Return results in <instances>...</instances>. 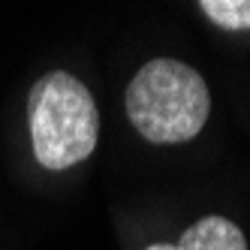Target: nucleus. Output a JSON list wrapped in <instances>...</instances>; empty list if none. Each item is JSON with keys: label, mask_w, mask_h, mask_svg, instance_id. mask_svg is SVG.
I'll return each instance as SVG.
<instances>
[{"label": "nucleus", "mask_w": 250, "mask_h": 250, "mask_svg": "<svg viewBox=\"0 0 250 250\" xmlns=\"http://www.w3.org/2000/svg\"><path fill=\"white\" fill-rule=\"evenodd\" d=\"M30 142L40 166L69 169L87 160L97 148L100 112L91 91L69 73H48L27 97Z\"/></svg>", "instance_id": "2"}, {"label": "nucleus", "mask_w": 250, "mask_h": 250, "mask_svg": "<svg viewBox=\"0 0 250 250\" xmlns=\"http://www.w3.org/2000/svg\"><path fill=\"white\" fill-rule=\"evenodd\" d=\"M124 103L139 136L154 145H181L196 139L211 112L205 79L193 66L172 58H157L142 66Z\"/></svg>", "instance_id": "1"}, {"label": "nucleus", "mask_w": 250, "mask_h": 250, "mask_svg": "<svg viewBox=\"0 0 250 250\" xmlns=\"http://www.w3.org/2000/svg\"><path fill=\"white\" fill-rule=\"evenodd\" d=\"M199 6L223 30H250V0H199Z\"/></svg>", "instance_id": "4"}, {"label": "nucleus", "mask_w": 250, "mask_h": 250, "mask_svg": "<svg viewBox=\"0 0 250 250\" xmlns=\"http://www.w3.org/2000/svg\"><path fill=\"white\" fill-rule=\"evenodd\" d=\"M145 250H247V238L232 220L220 217V214H208V217L187 226L178 244L160 241Z\"/></svg>", "instance_id": "3"}]
</instances>
